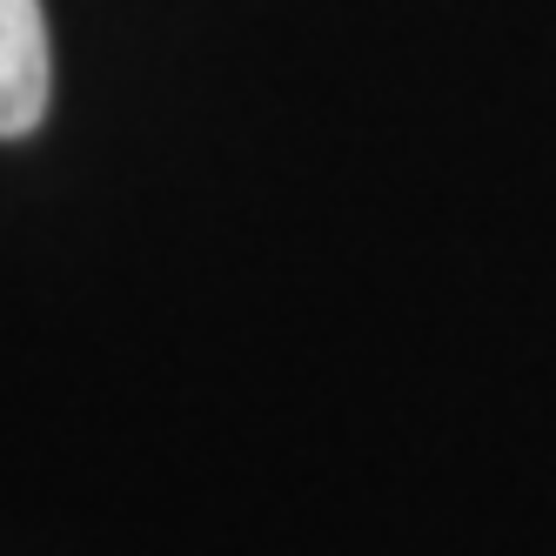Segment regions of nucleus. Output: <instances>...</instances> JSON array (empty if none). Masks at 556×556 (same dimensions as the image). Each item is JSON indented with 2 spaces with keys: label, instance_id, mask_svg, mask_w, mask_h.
<instances>
[{
  "label": "nucleus",
  "instance_id": "f257e3e1",
  "mask_svg": "<svg viewBox=\"0 0 556 556\" xmlns=\"http://www.w3.org/2000/svg\"><path fill=\"white\" fill-rule=\"evenodd\" d=\"M48 21L41 0H0V141L34 135L48 114Z\"/></svg>",
  "mask_w": 556,
  "mask_h": 556
}]
</instances>
